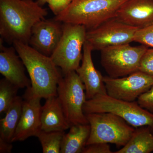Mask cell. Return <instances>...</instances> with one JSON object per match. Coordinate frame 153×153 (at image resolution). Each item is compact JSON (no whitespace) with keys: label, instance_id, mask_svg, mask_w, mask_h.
<instances>
[{"label":"cell","instance_id":"4316f807","mask_svg":"<svg viewBox=\"0 0 153 153\" xmlns=\"http://www.w3.org/2000/svg\"><path fill=\"white\" fill-rule=\"evenodd\" d=\"M13 147L12 143L0 141V153H11Z\"/></svg>","mask_w":153,"mask_h":153},{"label":"cell","instance_id":"5b68a950","mask_svg":"<svg viewBox=\"0 0 153 153\" xmlns=\"http://www.w3.org/2000/svg\"><path fill=\"white\" fill-rule=\"evenodd\" d=\"M90 126V133L86 146L105 143L123 147L129 141L135 128L124 120L111 113L85 114Z\"/></svg>","mask_w":153,"mask_h":153},{"label":"cell","instance_id":"8992f818","mask_svg":"<svg viewBox=\"0 0 153 153\" xmlns=\"http://www.w3.org/2000/svg\"><path fill=\"white\" fill-rule=\"evenodd\" d=\"M87 31L82 25L63 23L62 37L50 57L63 75L76 71L80 66Z\"/></svg>","mask_w":153,"mask_h":153},{"label":"cell","instance_id":"5bb4252c","mask_svg":"<svg viewBox=\"0 0 153 153\" xmlns=\"http://www.w3.org/2000/svg\"><path fill=\"white\" fill-rule=\"evenodd\" d=\"M92 51L91 46L85 41L83 47L82 63L76 70L85 86L87 100L98 94H107L103 81L104 76L95 68L92 61Z\"/></svg>","mask_w":153,"mask_h":153},{"label":"cell","instance_id":"2e32d148","mask_svg":"<svg viewBox=\"0 0 153 153\" xmlns=\"http://www.w3.org/2000/svg\"><path fill=\"white\" fill-rule=\"evenodd\" d=\"M41 107V130L45 131H65L71 125L57 96L47 99Z\"/></svg>","mask_w":153,"mask_h":153},{"label":"cell","instance_id":"9a60e30c","mask_svg":"<svg viewBox=\"0 0 153 153\" xmlns=\"http://www.w3.org/2000/svg\"><path fill=\"white\" fill-rule=\"evenodd\" d=\"M115 18L127 25L143 29L153 23V0H128Z\"/></svg>","mask_w":153,"mask_h":153},{"label":"cell","instance_id":"30bf717a","mask_svg":"<svg viewBox=\"0 0 153 153\" xmlns=\"http://www.w3.org/2000/svg\"><path fill=\"white\" fill-rule=\"evenodd\" d=\"M107 94L114 98L135 101L153 85V76L142 71H135L118 78L104 76Z\"/></svg>","mask_w":153,"mask_h":153},{"label":"cell","instance_id":"3957f363","mask_svg":"<svg viewBox=\"0 0 153 153\" xmlns=\"http://www.w3.org/2000/svg\"><path fill=\"white\" fill-rule=\"evenodd\" d=\"M128 0H72L54 19L63 23L82 25L87 31L115 18L118 10Z\"/></svg>","mask_w":153,"mask_h":153},{"label":"cell","instance_id":"7a4b0ae2","mask_svg":"<svg viewBox=\"0 0 153 153\" xmlns=\"http://www.w3.org/2000/svg\"><path fill=\"white\" fill-rule=\"evenodd\" d=\"M13 44L29 74L33 93L45 99L57 96V86L63 76L51 57L29 44L19 41Z\"/></svg>","mask_w":153,"mask_h":153},{"label":"cell","instance_id":"44dd1931","mask_svg":"<svg viewBox=\"0 0 153 153\" xmlns=\"http://www.w3.org/2000/svg\"><path fill=\"white\" fill-rule=\"evenodd\" d=\"M19 88L4 78L0 80V113H6L15 101Z\"/></svg>","mask_w":153,"mask_h":153},{"label":"cell","instance_id":"8fae6325","mask_svg":"<svg viewBox=\"0 0 153 153\" xmlns=\"http://www.w3.org/2000/svg\"><path fill=\"white\" fill-rule=\"evenodd\" d=\"M22 115L13 139V143L24 141L36 137L41 130V97L33 93L31 86L23 95Z\"/></svg>","mask_w":153,"mask_h":153},{"label":"cell","instance_id":"d4e9b609","mask_svg":"<svg viewBox=\"0 0 153 153\" xmlns=\"http://www.w3.org/2000/svg\"><path fill=\"white\" fill-rule=\"evenodd\" d=\"M72 0H47L49 8L55 16L59 15L71 4Z\"/></svg>","mask_w":153,"mask_h":153},{"label":"cell","instance_id":"9c48e42d","mask_svg":"<svg viewBox=\"0 0 153 153\" xmlns=\"http://www.w3.org/2000/svg\"><path fill=\"white\" fill-rule=\"evenodd\" d=\"M138 28L120 22L116 18L110 19L86 33V41L93 50L120 44H128L134 41Z\"/></svg>","mask_w":153,"mask_h":153},{"label":"cell","instance_id":"484cf974","mask_svg":"<svg viewBox=\"0 0 153 153\" xmlns=\"http://www.w3.org/2000/svg\"><path fill=\"white\" fill-rule=\"evenodd\" d=\"M82 153H112L108 143H97L85 146Z\"/></svg>","mask_w":153,"mask_h":153},{"label":"cell","instance_id":"603a6c76","mask_svg":"<svg viewBox=\"0 0 153 153\" xmlns=\"http://www.w3.org/2000/svg\"><path fill=\"white\" fill-rule=\"evenodd\" d=\"M139 70L153 76V48H148L144 53L140 62Z\"/></svg>","mask_w":153,"mask_h":153},{"label":"cell","instance_id":"ba28073f","mask_svg":"<svg viewBox=\"0 0 153 153\" xmlns=\"http://www.w3.org/2000/svg\"><path fill=\"white\" fill-rule=\"evenodd\" d=\"M148 47H132L130 44L103 48L101 51V63L108 76L123 77L139 71L140 62Z\"/></svg>","mask_w":153,"mask_h":153},{"label":"cell","instance_id":"6da1fadb","mask_svg":"<svg viewBox=\"0 0 153 153\" xmlns=\"http://www.w3.org/2000/svg\"><path fill=\"white\" fill-rule=\"evenodd\" d=\"M47 15V9L37 1L0 0L1 38L8 44H29L33 26Z\"/></svg>","mask_w":153,"mask_h":153},{"label":"cell","instance_id":"7402d4cb","mask_svg":"<svg viewBox=\"0 0 153 153\" xmlns=\"http://www.w3.org/2000/svg\"><path fill=\"white\" fill-rule=\"evenodd\" d=\"M134 41L153 48V23L146 27L138 29L134 37Z\"/></svg>","mask_w":153,"mask_h":153},{"label":"cell","instance_id":"e0dca14e","mask_svg":"<svg viewBox=\"0 0 153 153\" xmlns=\"http://www.w3.org/2000/svg\"><path fill=\"white\" fill-rule=\"evenodd\" d=\"M90 133L89 124L71 126L69 131L63 136L60 153H82Z\"/></svg>","mask_w":153,"mask_h":153},{"label":"cell","instance_id":"ac0fdd59","mask_svg":"<svg viewBox=\"0 0 153 153\" xmlns=\"http://www.w3.org/2000/svg\"><path fill=\"white\" fill-rule=\"evenodd\" d=\"M153 152V134L148 126L135 129L127 143L114 153H150Z\"/></svg>","mask_w":153,"mask_h":153},{"label":"cell","instance_id":"cb8c5ba5","mask_svg":"<svg viewBox=\"0 0 153 153\" xmlns=\"http://www.w3.org/2000/svg\"><path fill=\"white\" fill-rule=\"evenodd\" d=\"M137 100L142 107L153 113V85L149 90L140 96Z\"/></svg>","mask_w":153,"mask_h":153},{"label":"cell","instance_id":"7c38bea8","mask_svg":"<svg viewBox=\"0 0 153 153\" xmlns=\"http://www.w3.org/2000/svg\"><path fill=\"white\" fill-rule=\"evenodd\" d=\"M63 33V23L54 18L43 19L33 26L29 44L43 55L50 57L58 46Z\"/></svg>","mask_w":153,"mask_h":153},{"label":"cell","instance_id":"277c9868","mask_svg":"<svg viewBox=\"0 0 153 153\" xmlns=\"http://www.w3.org/2000/svg\"><path fill=\"white\" fill-rule=\"evenodd\" d=\"M83 109L85 114L111 113L135 128L144 126L150 127L153 133V113L143 108L137 101H125L107 94H98L87 100Z\"/></svg>","mask_w":153,"mask_h":153},{"label":"cell","instance_id":"d6986e66","mask_svg":"<svg viewBox=\"0 0 153 153\" xmlns=\"http://www.w3.org/2000/svg\"><path fill=\"white\" fill-rule=\"evenodd\" d=\"M22 104L23 98L18 96L6 111L4 117L1 120L0 141L13 143V139L22 115Z\"/></svg>","mask_w":153,"mask_h":153},{"label":"cell","instance_id":"83f0119b","mask_svg":"<svg viewBox=\"0 0 153 153\" xmlns=\"http://www.w3.org/2000/svg\"><path fill=\"white\" fill-rule=\"evenodd\" d=\"M37 1L39 3V4L41 6L44 5L47 3V0H37Z\"/></svg>","mask_w":153,"mask_h":153},{"label":"cell","instance_id":"ffe728a7","mask_svg":"<svg viewBox=\"0 0 153 153\" xmlns=\"http://www.w3.org/2000/svg\"><path fill=\"white\" fill-rule=\"evenodd\" d=\"M65 131H45L41 130L36 135L41 143L44 153H60Z\"/></svg>","mask_w":153,"mask_h":153},{"label":"cell","instance_id":"4fadbf2b","mask_svg":"<svg viewBox=\"0 0 153 153\" xmlns=\"http://www.w3.org/2000/svg\"><path fill=\"white\" fill-rule=\"evenodd\" d=\"M0 38V73L12 84L20 88L31 86L30 79L25 74V64L14 47H7Z\"/></svg>","mask_w":153,"mask_h":153},{"label":"cell","instance_id":"52a82bcc","mask_svg":"<svg viewBox=\"0 0 153 153\" xmlns=\"http://www.w3.org/2000/svg\"><path fill=\"white\" fill-rule=\"evenodd\" d=\"M57 96L70 125L88 124L83 109L87 100L85 87L76 71L63 75L58 83Z\"/></svg>","mask_w":153,"mask_h":153}]
</instances>
